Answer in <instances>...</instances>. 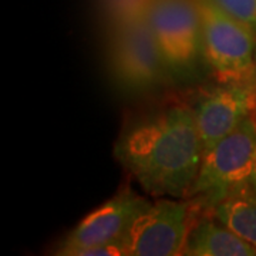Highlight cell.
<instances>
[{
	"label": "cell",
	"instance_id": "obj_1",
	"mask_svg": "<svg viewBox=\"0 0 256 256\" xmlns=\"http://www.w3.org/2000/svg\"><path fill=\"white\" fill-rule=\"evenodd\" d=\"M202 144L192 108L174 106L127 128L114 156L150 195L188 196L201 165Z\"/></svg>",
	"mask_w": 256,
	"mask_h": 256
},
{
	"label": "cell",
	"instance_id": "obj_2",
	"mask_svg": "<svg viewBox=\"0 0 256 256\" xmlns=\"http://www.w3.org/2000/svg\"><path fill=\"white\" fill-rule=\"evenodd\" d=\"M256 156V114L204 152L188 198L212 210L234 192L248 188Z\"/></svg>",
	"mask_w": 256,
	"mask_h": 256
},
{
	"label": "cell",
	"instance_id": "obj_3",
	"mask_svg": "<svg viewBox=\"0 0 256 256\" xmlns=\"http://www.w3.org/2000/svg\"><path fill=\"white\" fill-rule=\"evenodd\" d=\"M146 18L171 80H195L205 64L198 0H152Z\"/></svg>",
	"mask_w": 256,
	"mask_h": 256
},
{
	"label": "cell",
	"instance_id": "obj_4",
	"mask_svg": "<svg viewBox=\"0 0 256 256\" xmlns=\"http://www.w3.org/2000/svg\"><path fill=\"white\" fill-rule=\"evenodd\" d=\"M202 54L218 82L256 84V33L210 0H198Z\"/></svg>",
	"mask_w": 256,
	"mask_h": 256
},
{
	"label": "cell",
	"instance_id": "obj_5",
	"mask_svg": "<svg viewBox=\"0 0 256 256\" xmlns=\"http://www.w3.org/2000/svg\"><path fill=\"white\" fill-rule=\"evenodd\" d=\"M108 33L110 73L121 92L142 96L171 80L148 18L111 28Z\"/></svg>",
	"mask_w": 256,
	"mask_h": 256
},
{
	"label": "cell",
	"instance_id": "obj_6",
	"mask_svg": "<svg viewBox=\"0 0 256 256\" xmlns=\"http://www.w3.org/2000/svg\"><path fill=\"white\" fill-rule=\"evenodd\" d=\"M201 205L190 201L158 200L134 220L122 240L130 256L182 255L184 246Z\"/></svg>",
	"mask_w": 256,
	"mask_h": 256
},
{
	"label": "cell",
	"instance_id": "obj_7",
	"mask_svg": "<svg viewBox=\"0 0 256 256\" xmlns=\"http://www.w3.org/2000/svg\"><path fill=\"white\" fill-rule=\"evenodd\" d=\"M150 204L128 186L120 190L64 236L54 255L77 256L80 250L87 248L122 242L128 229Z\"/></svg>",
	"mask_w": 256,
	"mask_h": 256
},
{
	"label": "cell",
	"instance_id": "obj_8",
	"mask_svg": "<svg viewBox=\"0 0 256 256\" xmlns=\"http://www.w3.org/2000/svg\"><path fill=\"white\" fill-rule=\"evenodd\" d=\"M192 112L205 152L256 114V84L218 82L198 98Z\"/></svg>",
	"mask_w": 256,
	"mask_h": 256
},
{
	"label": "cell",
	"instance_id": "obj_9",
	"mask_svg": "<svg viewBox=\"0 0 256 256\" xmlns=\"http://www.w3.org/2000/svg\"><path fill=\"white\" fill-rule=\"evenodd\" d=\"M182 255L256 256V248L212 215L194 220Z\"/></svg>",
	"mask_w": 256,
	"mask_h": 256
},
{
	"label": "cell",
	"instance_id": "obj_10",
	"mask_svg": "<svg viewBox=\"0 0 256 256\" xmlns=\"http://www.w3.org/2000/svg\"><path fill=\"white\" fill-rule=\"evenodd\" d=\"M212 215L256 248V196L249 186L222 200Z\"/></svg>",
	"mask_w": 256,
	"mask_h": 256
},
{
	"label": "cell",
	"instance_id": "obj_11",
	"mask_svg": "<svg viewBox=\"0 0 256 256\" xmlns=\"http://www.w3.org/2000/svg\"><path fill=\"white\" fill-rule=\"evenodd\" d=\"M152 0H100L101 14L108 30L146 18Z\"/></svg>",
	"mask_w": 256,
	"mask_h": 256
},
{
	"label": "cell",
	"instance_id": "obj_12",
	"mask_svg": "<svg viewBox=\"0 0 256 256\" xmlns=\"http://www.w3.org/2000/svg\"><path fill=\"white\" fill-rule=\"evenodd\" d=\"M230 18L246 24L256 33V0H210Z\"/></svg>",
	"mask_w": 256,
	"mask_h": 256
},
{
	"label": "cell",
	"instance_id": "obj_13",
	"mask_svg": "<svg viewBox=\"0 0 256 256\" xmlns=\"http://www.w3.org/2000/svg\"><path fill=\"white\" fill-rule=\"evenodd\" d=\"M248 186L250 192L256 196V156L255 161H254V166H252V172H250V176H249V182H248Z\"/></svg>",
	"mask_w": 256,
	"mask_h": 256
},
{
	"label": "cell",
	"instance_id": "obj_14",
	"mask_svg": "<svg viewBox=\"0 0 256 256\" xmlns=\"http://www.w3.org/2000/svg\"><path fill=\"white\" fill-rule=\"evenodd\" d=\"M255 72H256V47H255Z\"/></svg>",
	"mask_w": 256,
	"mask_h": 256
}]
</instances>
